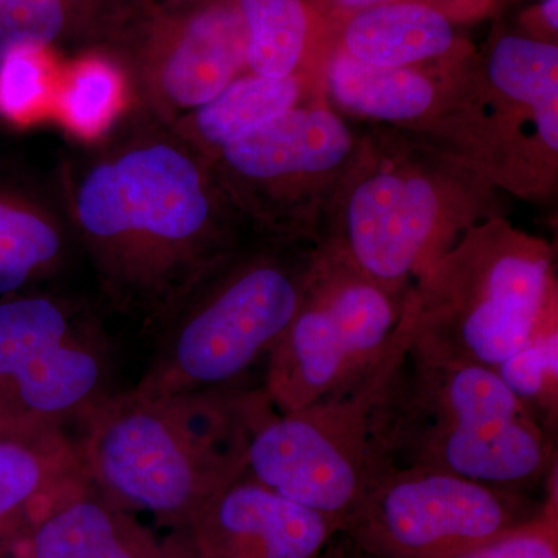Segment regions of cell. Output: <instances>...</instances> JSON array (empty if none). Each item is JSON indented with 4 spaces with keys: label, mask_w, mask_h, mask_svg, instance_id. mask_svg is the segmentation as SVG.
I'll use <instances>...</instances> for the list:
<instances>
[{
    "label": "cell",
    "mask_w": 558,
    "mask_h": 558,
    "mask_svg": "<svg viewBox=\"0 0 558 558\" xmlns=\"http://www.w3.org/2000/svg\"><path fill=\"white\" fill-rule=\"evenodd\" d=\"M403 351L348 391L288 413L270 403L250 435L245 454L250 478L328 517L340 529L384 473L371 438V410L381 381Z\"/></svg>",
    "instance_id": "7"
},
{
    "label": "cell",
    "mask_w": 558,
    "mask_h": 558,
    "mask_svg": "<svg viewBox=\"0 0 558 558\" xmlns=\"http://www.w3.org/2000/svg\"><path fill=\"white\" fill-rule=\"evenodd\" d=\"M247 31V64L255 75H295L306 53L311 14L304 0H236Z\"/></svg>",
    "instance_id": "20"
},
{
    "label": "cell",
    "mask_w": 558,
    "mask_h": 558,
    "mask_svg": "<svg viewBox=\"0 0 558 558\" xmlns=\"http://www.w3.org/2000/svg\"><path fill=\"white\" fill-rule=\"evenodd\" d=\"M75 446L58 425L0 438V558L64 495L86 483Z\"/></svg>",
    "instance_id": "15"
},
{
    "label": "cell",
    "mask_w": 558,
    "mask_h": 558,
    "mask_svg": "<svg viewBox=\"0 0 558 558\" xmlns=\"http://www.w3.org/2000/svg\"><path fill=\"white\" fill-rule=\"evenodd\" d=\"M384 2H391V0H336L337 5L341 7V9L352 11V13Z\"/></svg>",
    "instance_id": "31"
},
{
    "label": "cell",
    "mask_w": 558,
    "mask_h": 558,
    "mask_svg": "<svg viewBox=\"0 0 558 558\" xmlns=\"http://www.w3.org/2000/svg\"><path fill=\"white\" fill-rule=\"evenodd\" d=\"M543 499L438 470L389 469L340 532L368 558H459L534 517Z\"/></svg>",
    "instance_id": "8"
},
{
    "label": "cell",
    "mask_w": 558,
    "mask_h": 558,
    "mask_svg": "<svg viewBox=\"0 0 558 558\" xmlns=\"http://www.w3.org/2000/svg\"><path fill=\"white\" fill-rule=\"evenodd\" d=\"M245 65L247 31L236 0H207L160 20L140 76L150 105L175 123L218 97Z\"/></svg>",
    "instance_id": "12"
},
{
    "label": "cell",
    "mask_w": 558,
    "mask_h": 558,
    "mask_svg": "<svg viewBox=\"0 0 558 558\" xmlns=\"http://www.w3.org/2000/svg\"><path fill=\"white\" fill-rule=\"evenodd\" d=\"M61 250L60 230L47 216L0 197V295L49 269Z\"/></svg>",
    "instance_id": "21"
},
{
    "label": "cell",
    "mask_w": 558,
    "mask_h": 558,
    "mask_svg": "<svg viewBox=\"0 0 558 558\" xmlns=\"http://www.w3.org/2000/svg\"><path fill=\"white\" fill-rule=\"evenodd\" d=\"M269 405L263 388L178 396L132 389L83 414L75 449L105 497L178 529L244 475L250 435Z\"/></svg>",
    "instance_id": "2"
},
{
    "label": "cell",
    "mask_w": 558,
    "mask_h": 558,
    "mask_svg": "<svg viewBox=\"0 0 558 558\" xmlns=\"http://www.w3.org/2000/svg\"><path fill=\"white\" fill-rule=\"evenodd\" d=\"M35 427H40V425H32L22 421V418L17 417L16 414L13 413V410L7 405L5 400L0 398V438Z\"/></svg>",
    "instance_id": "28"
},
{
    "label": "cell",
    "mask_w": 558,
    "mask_h": 558,
    "mask_svg": "<svg viewBox=\"0 0 558 558\" xmlns=\"http://www.w3.org/2000/svg\"><path fill=\"white\" fill-rule=\"evenodd\" d=\"M453 44V25L442 11L416 0H391L354 11L341 50L366 64L411 68L444 57Z\"/></svg>",
    "instance_id": "16"
},
{
    "label": "cell",
    "mask_w": 558,
    "mask_h": 558,
    "mask_svg": "<svg viewBox=\"0 0 558 558\" xmlns=\"http://www.w3.org/2000/svg\"><path fill=\"white\" fill-rule=\"evenodd\" d=\"M442 197L435 180L407 165L355 179L336 231L318 241L366 277L409 292L444 253Z\"/></svg>",
    "instance_id": "10"
},
{
    "label": "cell",
    "mask_w": 558,
    "mask_h": 558,
    "mask_svg": "<svg viewBox=\"0 0 558 558\" xmlns=\"http://www.w3.org/2000/svg\"><path fill=\"white\" fill-rule=\"evenodd\" d=\"M165 542L89 480L64 495L7 558H165Z\"/></svg>",
    "instance_id": "14"
},
{
    "label": "cell",
    "mask_w": 558,
    "mask_h": 558,
    "mask_svg": "<svg viewBox=\"0 0 558 558\" xmlns=\"http://www.w3.org/2000/svg\"><path fill=\"white\" fill-rule=\"evenodd\" d=\"M539 20L546 25L549 33L557 35L558 28V0H545L539 7Z\"/></svg>",
    "instance_id": "29"
},
{
    "label": "cell",
    "mask_w": 558,
    "mask_h": 558,
    "mask_svg": "<svg viewBox=\"0 0 558 558\" xmlns=\"http://www.w3.org/2000/svg\"><path fill=\"white\" fill-rule=\"evenodd\" d=\"M337 532L336 521L244 473L174 535L193 558H317Z\"/></svg>",
    "instance_id": "13"
},
{
    "label": "cell",
    "mask_w": 558,
    "mask_h": 558,
    "mask_svg": "<svg viewBox=\"0 0 558 558\" xmlns=\"http://www.w3.org/2000/svg\"><path fill=\"white\" fill-rule=\"evenodd\" d=\"M492 369L529 416L557 440L558 322Z\"/></svg>",
    "instance_id": "22"
},
{
    "label": "cell",
    "mask_w": 558,
    "mask_h": 558,
    "mask_svg": "<svg viewBox=\"0 0 558 558\" xmlns=\"http://www.w3.org/2000/svg\"><path fill=\"white\" fill-rule=\"evenodd\" d=\"M492 86L527 106L538 138L550 154L558 150V49L546 40L502 36L487 64Z\"/></svg>",
    "instance_id": "19"
},
{
    "label": "cell",
    "mask_w": 558,
    "mask_h": 558,
    "mask_svg": "<svg viewBox=\"0 0 558 558\" xmlns=\"http://www.w3.org/2000/svg\"><path fill=\"white\" fill-rule=\"evenodd\" d=\"M381 470L428 469L532 492L557 475V440L494 369L407 347L371 410Z\"/></svg>",
    "instance_id": "3"
},
{
    "label": "cell",
    "mask_w": 558,
    "mask_h": 558,
    "mask_svg": "<svg viewBox=\"0 0 558 558\" xmlns=\"http://www.w3.org/2000/svg\"><path fill=\"white\" fill-rule=\"evenodd\" d=\"M123 76L108 61H81L58 94L57 112L65 126L84 137L101 134L116 120L124 101Z\"/></svg>",
    "instance_id": "23"
},
{
    "label": "cell",
    "mask_w": 558,
    "mask_h": 558,
    "mask_svg": "<svg viewBox=\"0 0 558 558\" xmlns=\"http://www.w3.org/2000/svg\"><path fill=\"white\" fill-rule=\"evenodd\" d=\"M557 322L553 250L490 223L470 230L418 277L410 347L492 369Z\"/></svg>",
    "instance_id": "5"
},
{
    "label": "cell",
    "mask_w": 558,
    "mask_h": 558,
    "mask_svg": "<svg viewBox=\"0 0 558 558\" xmlns=\"http://www.w3.org/2000/svg\"><path fill=\"white\" fill-rule=\"evenodd\" d=\"M300 94L295 75L269 78L253 73L175 121V131L191 148L215 157L233 140L295 108Z\"/></svg>",
    "instance_id": "17"
},
{
    "label": "cell",
    "mask_w": 558,
    "mask_h": 558,
    "mask_svg": "<svg viewBox=\"0 0 558 558\" xmlns=\"http://www.w3.org/2000/svg\"><path fill=\"white\" fill-rule=\"evenodd\" d=\"M53 92L44 50L17 51L0 61V116L28 123L40 116Z\"/></svg>",
    "instance_id": "25"
},
{
    "label": "cell",
    "mask_w": 558,
    "mask_h": 558,
    "mask_svg": "<svg viewBox=\"0 0 558 558\" xmlns=\"http://www.w3.org/2000/svg\"><path fill=\"white\" fill-rule=\"evenodd\" d=\"M459 558H558L557 475L534 517Z\"/></svg>",
    "instance_id": "26"
},
{
    "label": "cell",
    "mask_w": 558,
    "mask_h": 558,
    "mask_svg": "<svg viewBox=\"0 0 558 558\" xmlns=\"http://www.w3.org/2000/svg\"><path fill=\"white\" fill-rule=\"evenodd\" d=\"M68 24L65 0H0V61L17 51L47 49Z\"/></svg>",
    "instance_id": "24"
},
{
    "label": "cell",
    "mask_w": 558,
    "mask_h": 558,
    "mask_svg": "<svg viewBox=\"0 0 558 558\" xmlns=\"http://www.w3.org/2000/svg\"><path fill=\"white\" fill-rule=\"evenodd\" d=\"M81 238L119 310L165 322L240 245L196 149L145 140L94 165L75 193Z\"/></svg>",
    "instance_id": "1"
},
{
    "label": "cell",
    "mask_w": 558,
    "mask_h": 558,
    "mask_svg": "<svg viewBox=\"0 0 558 558\" xmlns=\"http://www.w3.org/2000/svg\"><path fill=\"white\" fill-rule=\"evenodd\" d=\"M413 289L395 292L318 244L295 317L266 360L263 391L281 413L357 387L410 343Z\"/></svg>",
    "instance_id": "6"
},
{
    "label": "cell",
    "mask_w": 558,
    "mask_h": 558,
    "mask_svg": "<svg viewBox=\"0 0 558 558\" xmlns=\"http://www.w3.org/2000/svg\"><path fill=\"white\" fill-rule=\"evenodd\" d=\"M317 558H368L352 545L351 539L337 532Z\"/></svg>",
    "instance_id": "27"
},
{
    "label": "cell",
    "mask_w": 558,
    "mask_h": 558,
    "mask_svg": "<svg viewBox=\"0 0 558 558\" xmlns=\"http://www.w3.org/2000/svg\"><path fill=\"white\" fill-rule=\"evenodd\" d=\"M106 357L58 301L0 303V398L22 421L58 425L102 398Z\"/></svg>",
    "instance_id": "9"
},
{
    "label": "cell",
    "mask_w": 558,
    "mask_h": 558,
    "mask_svg": "<svg viewBox=\"0 0 558 558\" xmlns=\"http://www.w3.org/2000/svg\"><path fill=\"white\" fill-rule=\"evenodd\" d=\"M328 83L341 108L376 120L421 119L436 100L432 81L417 70L366 64L343 50L330 61Z\"/></svg>",
    "instance_id": "18"
},
{
    "label": "cell",
    "mask_w": 558,
    "mask_h": 558,
    "mask_svg": "<svg viewBox=\"0 0 558 558\" xmlns=\"http://www.w3.org/2000/svg\"><path fill=\"white\" fill-rule=\"evenodd\" d=\"M354 153V134L336 112L293 108L233 140L215 160L238 199L271 227L278 205L339 175Z\"/></svg>",
    "instance_id": "11"
},
{
    "label": "cell",
    "mask_w": 558,
    "mask_h": 558,
    "mask_svg": "<svg viewBox=\"0 0 558 558\" xmlns=\"http://www.w3.org/2000/svg\"><path fill=\"white\" fill-rule=\"evenodd\" d=\"M165 548H167L165 558H193L190 556L189 550L183 548L182 543L179 542L174 534L170 538L165 539Z\"/></svg>",
    "instance_id": "30"
},
{
    "label": "cell",
    "mask_w": 558,
    "mask_h": 558,
    "mask_svg": "<svg viewBox=\"0 0 558 558\" xmlns=\"http://www.w3.org/2000/svg\"><path fill=\"white\" fill-rule=\"evenodd\" d=\"M318 242L274 238L219 260L165 319L167 332L135 391L178 396L238 387L295 317Z\"/></svg>",
    "instance_id": "4"
}]
</instances>
